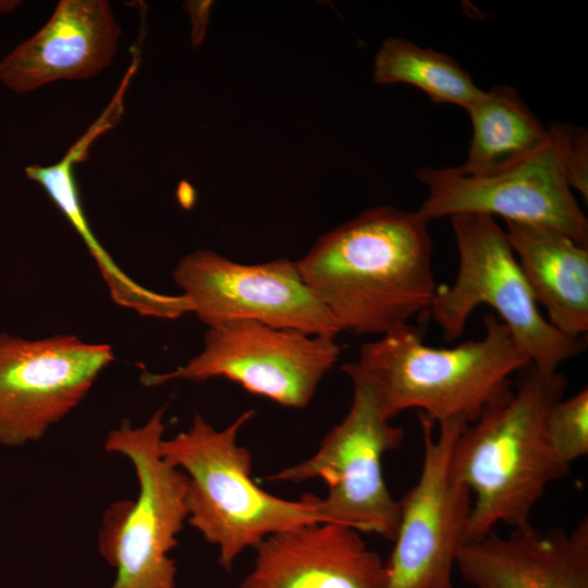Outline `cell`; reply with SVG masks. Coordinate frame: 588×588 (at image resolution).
Wrapping results in <instances>:
<instances>
[{"label": "cell", "instance_id": "obj_4", "mask_svg": "<svg viewBox=\"0 0 588 588\" xmlns=\"http://www.w3.org/2000/svg\"><path fill=\"white\" fill-rule=\"evenodd\" d=\"M254 415L248 409L218 430L196 414L186 431L159 445L162 458L188 477V524L218 547V563L228 572L245 550L268 536L323 523L319 497L285 500L255 483L252 453L237 444L240 430Z\"/></svg>", "mask_w": 588, "mask_h": 588}, {"label": "cell", "instance_id": "obj_13", "mask_svg": "<svg viewBox=\"0 0 588 588\" xmlns=\"http://www.w3.org/2000/svg\"><path fill=\"white\" fill-rule=\"evenodd\" d=\"M236 588H388L385 561L357 530L311 523L264 539Z\"/></svg>", "mask_w": 588, "mask_h": 588}, {"label": "cell", "instance_id": "obj_15", "mask_svg": "<svg viewBox=\"0 0 588 588\" xmlns=\"http://www.w3.org/2000/svg\"><path fill=\"white\" fill-rule=\"evenodd\" d=\"M121 29L105 0H61L49 21L0 62V82L25 94L84 79L111 63Z\"/></svg>", "mask_w": 588, "mask_h": 588}, {"label": "cell", "instance_id": "obj_11", "mask_svg": "<svg viewBox=\"0 0 588 588\" xmlns=\"http://www.w3.org/2000/svg\"><path fill=\"white\" fill-rule=\"evenodd\" d=\"M172 279L207 327L254 321L316 335L340 332L296 261L286 258L245 265L199 249L180 259Z\"/></svg>", "mask_w": 588, "mask_h": 588}, {"label": "cell", "instance_id": "obj_20", "mask_svg": "<svg viewBox=\"0 0 588 588\" xmlns=\"http://www.w3.org/2000/svg\"><path fill=\"white\" fill-rule=\"evenodd\" d=\"M547 431L559 458L571 466L588 454V390L558 401L549 412Z\"/></svg>", "mask_w": 588, "mask_h": 588}, {"label": "cell", "instance_id": "obj_1", "mask_svg": "<svg viewBox=\"0 0 588 588\" xmlns=\"http://www.w3.org/2000/svg\"><path fill=\"white\" fill-rule=\"evenodd\" d=\"M428 223L417 211L373 207L296 260L340 332L382 335L430 310L438 285Z\"/></svg>", "mask_w": 588, "mask_h": 588}, {"label": "cell", "instance_id": "obj_7", "mask_svg": "<svg viewBox=\"0 0 588 588\" xmlns=\"http://www.w3.org/2000/svg\"><path fill=\"white\" fill-rule=\"evenodd\" d=\"M342 369L353 385L347 414L309 458L283 468L269 479L285 482L322 479L328 488L319 503L323 523L393 541L399 525V500L385 483L382 461L388 452L402 444L404 430L383 416L375 385L353 362Z\"/></svg>", "mask_w": 588, "mask_h": 588}, {"label": "cell", "instance_id": "obj_8", "mask_svg": "<svg viewBox=\"0 0 588 588\" xmlns=\"http://www.w3.org/2000/svg\"><path fill=\"white\" fill-rule=\"evenodd\" d=\"M567 139L568 125L554 123L536 151L489 176L465 175L457 168H419L416 177L428 195L417 212L428 222L465 212L499 216L505 222L554 229L588 247V219L567 176Z\"/></svg>", "mask_w": 588, "mask_h": 588}, {"label": "cell", "instance_id": "obj_3", "mask_svg": "<svg viewBox=\"0 0 588 588\" xmlns=\"http://www.w3.org/2000/svg\"><path fill=\"white\" fill-rule=\"evenodd\" d=\"M485 334L450 348L431 347L406 324L365 343L353 362L375 385L383 416L416 409L438 425L475 421L507 399L511 377L530 364L509 328L483 316Z\"/></svg>", "mask_w": 588, "mask_h": 588}, {"label": "cell", "instance_id": "obj_17", "mask_svg": "<svg viewBox=\"0 0 588 588\" xmlns=\"http://www.w3.org/2000/svg\"><path fill=\"white\" fill-rule=\"evenodd\" d=\"M510 244L538 305L561 333L588 330V247L551 228L505 222Z\"/></svg>", "mask_w": 588, "mask_h": 588}, {"label": "cell", "instance_id": "obj_18", "mask_svg": "<svg viewBox=\"0 0 588 588\" xmlns=\"http://www.w3.org/2000/svg\"><path fill=\"white\" fill-rule=\"evenodd\" d=\"M473 135L467 158L457 170L465 175L489 176L505 171L536 151L548 127L509 85H495L467 110Z\"/></svg>", "mask_w": 588, "mask_h": 588}, {"label": "cell", "instance_id": "obj_2", "mask_svg": "<svg viewBox=\"0 0 588 588\" xmlns=\"http://www.w3.org/2000/svg\"><path fill=\"white\" fill-rule=\"evenodd\" d=\"M566 387L564 375L529 364L507 399L460 432L450 468L473 497L468 541L500 524L511 529L530 526L547 488L568 474L571 466L555 454L547 431L549 412L564 397Z\"/></svg>", "mask_w": 588, "mask_h": 588}, {"label": "cell", "instance_id": "obj_22", "mask_svg": "<svg viewBox=\"0 0 588 588\" xmlns=\"http://www.w3.org/2000/svg\"><path fill=\"white\" fill-rule=\"evenodd\" d=\"M210 1H189L187 8L193 22L192 41L194 45L201 42L208 23Z\"/></svg>", "mask_w": 588, "mask_h": 588}, {"label": "cell", "instance_id": "obj_5", "mask_svg": "<svg viewBox=\"0 0 588 588\" xmlns=\"http://www.w3.org/2000/svg\"><path fill=\"white\" fill-rule=\"evenodd\" d=\"M164 408L142 426L127 419L105 440L108 453L130 460L139 492L135 501H118L106 510L98 550L117 569L110 588H175L176 566L169 553L187 520L188 477L160 455Z\"/></svg>", "mask_w": 588, "mask_h": 588}, {"label": "cell", "instance_id": "obj_9", "mask_svg": "<svg viewBox=\"0 0 588 588\" xmlns=\"http://www.w3.org/2000/svg\"><path fill=\"white\" fill-rule=\"evenodd\" d=\"M341 353L335 336L308 334L254 321L208 327L204 347L185 365L144 371V385L223 378L284 407L304 408Z\"/></svg>", "mask_w": 588, "mask_h": 588}, {"label": "cell", "instance_id": "obj_21", "mask_svg": "<svg viewBox=\"0 0 588 588\" xmlns=\"http://www.w3.org/2000/svg\"><path fill=\"white\" fill-rule=\"evenodd\" d=\"M568 182L573 191L588 198V134L586 128L568 125L566 149Z\"/></svg>", "mask_w": 588, "mask_h": 588}, {"label": "cell", "instance_id": "obj_10", "mask_svg": "<svg viewBox=\"0 0 588 588\" xmlns=\"http://www.w3.org/2000/svg\"><path fill=\"white\" fill-rule=\"evenodd\" d=\"M422 465L416 483L399 500V525L385 560L388 588H453L460 551L468 542L473 497L456 480L450 457L456 438L468 425H438L418 413Z\"/></svg>", "mask_w": 588, "mask_h": 588}, {"label": "cell", "instance_id": "obj_14", "mask_svg": "<svg viewBox=\"0 0 588 588\" xmlns=\"http://www.w3.org/2000/svg\"><path fill=\"white\" fill-rule=\"evenodd\" d=\"M456 572L470 588H588V519L571 530H493L462 548Z\"/></svg>", "mask_w": 588, "mask_h": 588}, {"label": "cell", "instance_id": "obj_19", "mask_svg": "<svg viewBox=\"0 0 588 588\" xmlns=\"http://www.w3.org/2000/svg\"><path fill=\"white\" fill-rule=\"evenodd\" d=\"M373 81L381 85H413L436 103L465 110L485 93L454 58L397 37L381 44L375 58Z\"/></svg>", "mask_w": 588, "mask_h": 588}, {"label": "cell", "instance_id": "obj_16", "mask_svg": "<svg viewBox=\"0 0 588 588\" xmlns=\"http://www.w3.org/2000/svg\"><path fill=\"white\" fill-rule=\"evenodd\" d=\"M120 118L119 111L108 106L58 162L49 166H27L25 174L42 187L79 235L94 258L112 299L118 305L145 317L177 319L186 313H192L188 301L182 294L169 295L154 292L123 272L94 234L81 201L75 180V166L87 160L91 144L101 134L112 128Z\"/></svg>", "mask_w": 588, "mask_h": 588}, {"label": "cell", "instance_id": "obj_12", "mask_svg": "<svg viewBox=\"0 0 588 588\" xmlns=\"http://www.w3.org/2000/svg\"><path fill=\"white\" fill-rule=\"evenodd\" d=\"M113 360L109 344L75 335L28 340L0 333V444L40 440L85 399Z\"/></svg>", "mask_w": 588, "mask_h": 588}, {"label": "cell", "instance_id": "obj_23", "mask_svg": "<svg viewBox=\"0 0 588 588\" xmlns=\"http://www.w3.org/2000/svg\"><path fill=\"white\" fill-rule=\"evenodd\" d=\"M177 196L180 203L183 206L188 207L193 204L194 200V189L188 183L182 182L177 189Z\"/></svg>", "mask_w": 588, "mask_h": 588}, {"label": "cell", "instance_id": "obj_6", "mask_svg": "<svg viewBox=\"0 0 588 588\" xmlns=\"http://www.w3.org/2000/svg\"><path fill=\"white\" fill-rule=\"evenodd\" d=\"M450 219L458 269L453 284L438 286L429 310L443 338L457 339L474 310L488 305L538 370L555 372L580 354L584 341L564 335L541 314L505 229L495 218L465 212Z\"/></svg>", "mask_w": 588, "mask_h": 588}]
</instances>
